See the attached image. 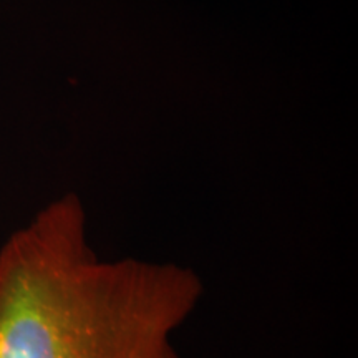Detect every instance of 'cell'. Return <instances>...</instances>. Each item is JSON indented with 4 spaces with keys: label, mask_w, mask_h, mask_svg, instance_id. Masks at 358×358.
Masks as SVG:
<instances>
[{
    "label": "cell",
    "mask_w": 358,
    "mask_h": 358,
    "mask_svg": "<svg viewBox=\"0 0 358 358\" xmlns=\"http://www.w3.org/2000/svg\"><path fill=\"white\" fill-rule=\"evenodd\" d=\"M203 295L192 267L100 256L70 192L0 248V358H182L174 337Z\"/></svg>",
    "instance_id": "cell-1"
}]
</instances>
